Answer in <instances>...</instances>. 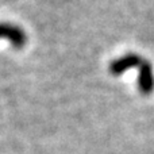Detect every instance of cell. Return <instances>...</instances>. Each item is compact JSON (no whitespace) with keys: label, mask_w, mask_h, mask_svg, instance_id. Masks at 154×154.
Masks as SVG:
<instances>
[{"label":"cell","mask_w":154,"mask_h":154,"mask_svg":"<svg viewBox=\"0 0 154 154\" xmlns=\"http://www.w3.org/2000/svg\"><path fill=\"white\" fill-rule=\"evenodd\" d=\"M7 38L12 42L14 46H20L23 43V34L19 29L11 26V24L0 23V38Z\"/></svg>","instance_id":"obj_1"}]
</instances>
